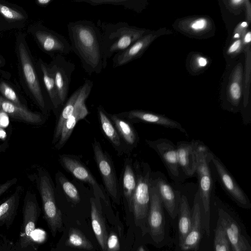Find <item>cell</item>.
I'll list each match as a JSON object with an SVG mask.
<instances>
[{"mask_svg":"<svg viewBox=\"0 0 251 251\" xmlns=\"http://www.w3.org/2000/svg\"><path fill=\"white\" fill-rule=\"evenodd\" d=\"M72 51L79 58L88 74H100L103 69L100 31L93 22L80 20L67 24Z\"/></svg>","mask_w":251,"mask_h":251,"instance_id":"obj_1","label":"cell"},{"mask_svg":"<svg viewBox=\"0 0 251 251\" xmlns=\"http://www.w3.org/2000/svg\"><path fill=\"white\" fill-rule=\"evenodd\" d=\"M15 50L21 86L26 95L39 108L49 116L51 107L43 86L34 59L26 41V34L18 32L16 35Z\"/></svg>","mask_w":251,"mask_h":251,"instance_id":"obj_2","label":"cell"},{"mask_svg":"<svg viewBox=\"0 0 251 251\" xmlns=\"http://www.w3.org/2000/svg\"><path fill=\"white\" fill-rule=\"evenodd\" d=\"M101 35L103 69L113 55L123 51L150 31L126 22L109 23L99 20L96 24Z\"/></svg>","mask_w":251,"mask_h":251,"instance_id":"obj_3","label":"cell"},{"mask_svg":"<svg viewBox=\"0 0 251 251\" xmlns=\"http://www.w3.org/2000/svg\"><path fill=\"white\" fill-rule=\"evenodd\" d=\"M34 169V171L28 175L29 179L36 185L41 197L44 218L54 236L62 225L61 212L55 200V186L45 168L35 166Z\"/></svg>","mask_w":251,"mask_h":251,"instance_id":"obj_4","label":"cell"},{"mask_svg":"<svg viewBox=\"0 0 251 251\" xmlns=\"http://www.w3.org/2000/svg\"><path fill=\"white\" fill-rule=\"evenodd\" d=\"M195 145L197 157L196 174L199 181L198 190L201 201L202 210L204 215L203 226L206 234L209 236L210 200L213 186L210 168L212 152L200 140H195Z\"/></svg>","mask_w":251,"mask_h":251,"instance_id":"obj_5","label":"cell"},{"mask_svg":"<svg viewBox=\"0 0 251 251\" xmlns=\"http://www.w3.org/2000/svg\"><path fill=\"white\" fill-rule=\"evenodd\" d=\"M136 176V187L133 195L131 210L136 223L145 226L148 218L150 198L152 171L147 162L133 163Z\"/></svg>","mask_w":251,"mask_h":251,"instance_id":"obj_6","label":"cell"},{"mask_svg":"<svg viewBox=\"0 0 251 251\" xmlns=\"http://www.w3.org/2000/svg\"><path fill=\"white\" fill-rule=\"evenodd\" d=\"M27 31L41 50L51 58L57 55H67L72 51L70 42L66 37L48 28L41 22L29 25Z\"/></svg>","mask_w":251,"mask_h":251,"instance_id":"obj_7","label":"cell"},{"mask_svg":"<svg viewBox=\"0 0 251 251\" xmlns=\"http://www.w3.org/2000/svg\"><path fill=\"white\" fill-rule=\"evenodd\" d=\"M92 148L104 188L110 197L117 201L120 195V186L112 160L96 139L92 143Z\"/></svg>","mask_w":251,"mask_h":251,"instance_id":"obj_8","label":"cell"},{"mask_svg":"<svg viewBox=\"0 0 251 251\" xmlns=\"http://www.w3.org/2000/svg\"><path fill=\"white\" fill-rule=\"evenodd\" d=\"M40 209L36 194L31 189L26 190L23 206V223L19 245L24 249L33 243L32 234L36 228Z\"/></svg>","mask_w":251,"mask_h":251,"instance_id":"obj_9","label":"cell"},{"mask_svg":"<svg viewBox=\"0 0 251 251\" xmlns=\"http://www.w3.org/2000/svg\"><path fill=\"white\" fill-rule=\"evenodd\" d=\"M93 85V81L88 79H85L81 85V91L74 111L64 125L60 138L54 145L55 150H59L63 147L71 136L77 123L85 118L89 114L86 101L92 91Z\"/></svg>","mask_w":251,"mask_h":251,"instance_id":"obj_10","label":"cell"},{"mask_svg":"<svg viewBox=\"0 0 251 251\" xmlns=\"http://www.w3.org/2000/svg\"><path fill=\"white\" fill-rule=\"evenodd\" d=\"M146 143L160 157L171 179L176 183L182 182L176 146L171 141L166 138L153 140L146 139Z\"/></svg>","mask_w":251,"mask_h":251,"instance_id":"obj_11","label":"cell"},{"mask_svg":"<svg viewBox=\"0 0 251 251\" xmlns=\"http://www.w3.org/2000/svg\"><path fill=\"white\" fill-rule=\"evenodd\" d=\"M211 161L223 189L239 206L245 208H250L251 203L248 197L221 160L213 152Z\"/></svg>","mask_w":251,"mask_h":251,"instance_id":"obj_12","label":"cell"},{"mask_svg":"<svg viewBox=\"0 0 251 251\" xmlns=\"http://www.w3.org/2000/svg\"><path fill=\"white\" fill-rule=\"evenodd\" d=\"M48 65L53 75L58 96L63 106L68 98L71 76L75 69V65L61 55L52 58Z\"/></svg>","mask_w":251,"mask_h":251,"instance_id":"obj_13","label":"cell"},{"mask_svg":"<svg viewBox=\"0 0 251 251\" xmlns=\"http://www.w3.org/2000/svg\"><path fill=\"white\" fill-rule=\"evenodd\" d=\"M59 161L61 166L75 178L88 184L96 196L104 198L102 188L79 158L74 155L63 154L59 156Z\"/></svg>","mask_w":251,"mask_h":251,"instance_id":"obj_14","label":"cell"},{"mask_svg":"<svg viewBox=\"0 0 251 251\" xmlns=\"http://www.w3.org/2000/svg\"><path fill=\"white\" fill-rule=\"evenodd\" d=\"M162 206L157 190L151 178V198L147 221L151 236L156 243H160L164 238L165 221Z\"/></svg>","mask_w":251,"mask_h":251,"instance_id":"obj_15","label":"cell"},{"mask_svg":"<svg viewBox=\"0 0 251 251\" xmlns=\"http://www.w3.org/2000/svg\"><path fill=\"white\" fill-rule=\"evenodd\" d=\"M151 180L155 186L163 205L170 217L174 219L178 213L181 195L175 190L165 176L160 172L151 173Z\"/></svg>","mask_w":251,"mask_h":251,"instance_id":"obj_16","label":"cell"},{"mask_svg":"<svg viewBox=\"0 0 251 251\" xmlns=\"http://www.w3.org/2000/svg\"><path fill=\"white\" fill-rule=\"evenodd\" d=\"M0 110L17 121L36 126L44 125L48 117V115L33 111L28 107L20 106L0 95Z\"/></svg>","mask_w":251,"mask_h":251,"instance_id":"obj_17","label":"cell"},{"mask_svg":"<svg viewBox=\"0 0 251 251\" xmlns=\"http://www.w3.org/2000/svg\"><path fill=\"white\" fill-rule=\"evenodd\" d=\"M218 220L226 231L232 251H251V246L242 234L236 221L223 208H218Z\"/></svg>","mask_w":251,"mask_h":251,"instance_id":"obj_18","label":"cell"},{"mask_svg":"<svg viewBox=\"0 0 251 251\" xmlns=\"http://www.w3.org/2000/svg\"><path fill=\"white\" fill-rule=\"evenodd\" d=\"M159 34L149 31L126 50L115 54L112 58V66L117 68L140 58Z\"/></svg>","mask_w":251,"mask_h":251,"instance_id":"obj_19","label":"cell"},{"mask_svg":"<svg viewBox=\"0 0 251 251\" xmlns=\"http://www.w3.org/2000/svg\"><path fill=\"white\" fill-rule=\"evenodd\" d=\"M131 123L143 122L179 130L187 135L180 123L164 115L142 110L134 109L119 113Z\"/></svg>","mask_w":251,"mask_h":251,"instance_id":"obj_20","label":"cell"},{"mask_svg":"<svg viewBox=\"0 0 251 251\" xmlns=\"http://www.w3.org/2000/svg\"><path fill=\"white\" fill-rule=\"evenodd\" d=\"M202 203L198 190L194 200L190 230L180 247L184 251L197 250L201 237Z\"/></svg>","mask_w":251,"mask_h":251,"instance_id":"obj_21","label":"cell"},{"mask_svg":"<svg viewBox=\"0 0 251 251\" xmlns=\"http://www.w3.org/2000/svg\"><path fill=\"white\" fill-rule=\"evenodd\" d=\"M36 62L43 86L50 103L51 110L55 115H57L63 106L58 96L53 75L49 68L48 63L41 58L36 59Z\"/></svg>","mask_w":251,"mask_h":251,"instance_id":"obj_22","label":"cell"},{"mask_svg":"<svg viewBox=\"0 0 251 251\" xmlns=\"http://www.w3.org/2000/svg\"><path fill=\"white\" fill-rule=\"evenodd\" d=\"M0 20L11 29L24 28L28 15L22 7L10 2L0 0Z\"/></svg>","mask_w":251,"mask_h":251,"instance_id":"obj_23","label":"cell"},{"mask_svg":"<svg viewBox=\"0 0 251 251\" xmlns=\"http://www.w3.org/2000/svg\"><path fill=\"white\" fill-rule=\"evenodd\" d=\"M108 116L112 122L124 145L126 151H131L139 142L138 133L132 123L119 114H110Z\"/></svg>","mask_w":251,"mask_h":251,"instance_id":"obj_24","label":"cell"},{"mask_svg":"<svg viewBox=\"0 0 251 251\" xmlns=\"http://www.w3.org/2000/svg\"><path fill=\"white\" fill-rule=\"evenodd\" d=\"M176 147L180 170L187 176H194L197 163L195 140L178 142Z\"/></svg>","mask_w":251,"mask_h":251,"instance_id":"obj_25","label":"cell"},{"mask_svg":"<svg viewBox=\"0 0 251 251\" xmlns=\"http://www.w3.org/2000/svg\"><path fill=\"white\" fill-rule=\"evenodd\" d=\"M132 159L126 158L121 175V183H119L120 191L131 210V202L133 194L136 187V176Z\"/></svg>","mask_w":251,"mask_h":251,"instance_id":"obj_26","label":"cell"},{"mask_svg":"<svg viewBox=\"0 0 251 251\" xmlns=\"http://www.w3.org/2000/svg\"><path fill=\"white\" fill-rule=\"evenodd\" d=\"M97 112L101 128L112 144L119 155L126 151L116 129L108 116L107 112L101 105L97 107Z\"/></svg>","mask_w":251,"mask_h":251,"instance_id":"obj_27","label":"cell"},{"mask_svg":"<svg viewBox=\"0 0 251 251\" xmlns=\"http://www.w3.org/2000/svg\"><path fill=\"white\" fill-rule=\"evenodd\" d=\"M23 189L18 186L15 191L0 203V226L9 227L16 215Z\"/></svg>","mask_w":251,"mask_h":251,"instance_id":"obj_28","label":"cell"},{"mask_svg":"<svg viewBox=\"0 0 251 251\" xmlns=\"http://www.w3.org/2000/svg\"><path fill=\"white\" fill-rule=\"evenodd\" d=\"M81 88L80 85L72 93L65 102L60 112L53 134L51 143L53 145H55L58 142L64 125L72 115L74 111L81 91Z\"/></svg>","mask_w":251,"mask_h":251,"instance_id":"obj_29","label":"cell"},{"mask_svg":"<svg viewBox=\"0 0 251 251\" xmlns=\"http://www.w3.org/2000/svg\"><path fill=\"white\" fill-rule=\"evenodd\" d=\"M8 74L4 71L0 77V95L20 106L28 108L27 102L18 87L9 80L10 75Z\"/></svg>","mask_w":251,"mask_h":251,"instance_id":"obj_30","label":"cell"},{"mask_svg":"<svg viewBox=\"0 0 251 251\" xmlns=\"http://www.w3.org/2000/svg\"><path fill=\"white\" fill-rule=\"evenodd\" d=\"M91 218L93 230L100 246L103 251H106V242L108 236L105 224L99 210L95 199L90 198Z\"/></svg>","mask_w":251,"mask_h":251,"instance_id":"obj_31","label":"cell"},{"mask_svg":"<svg viewBox=\"0 0 251 251\" xmlns=\"http://www.w3.org/2000/svg\"><path fill=\"white\" fill-rule=\"evenodd\" d=\"M179 244L180 247L189 232L192 225V216L187 197L181 195L178 213Z\"/></svg>","mask_w":251,"mask_h":251,"instance_id":"obj_32","label":"cell"},{"mask_svg":"<svg viewBox=\"0 0 251 251\" xmlns=\"http://www.w3.org/2000/svg\"><path fill=\"white\" fill-rule=\"evenodd\" d=\"M55 188L61 190L73 202L76 203L80 201V194L77 188L62 172L58 171L55 174Z\"/></svg>","mask_w":251,"mask_h":251,"instance_id":"obj_33","label":"cell"},{"mask_svg":"<svg viewBox=\"0 0 251 251\" xmlns=\"http://www.w3.org/2000/svg\"><path fill=\"white\" fill-rule=\"evenodd\" d=\"M76 2H85L92 6H96L101 5H112L120 6L125 9L139 12L141 9L142 4L138 0H73Z\"/></svg>","mask_w":251,"mask_h":251,"instance_id":"obj_34","label":"cell"},{"mask_svg":"<svg viewBox=\"0 0 251 251\" xmlns=\"http://www.w3.org/2000/svg\"><path fill=\"white\" fill-rule=\"evenodd\" d=\"M242 68L238 67L234 71L229 87V101L234 106L238 105L241 96Z\"/></svg>","mask_w":251,"mask_h":251,"instance_id":"obj_35","label":"cell"},{"mask_svg":"<svg viewBox=\"0 0 251 251\" xmlns=\"http://www.w3.org/2000/svg\"><path fill=\"white\" fill-rule=\"evenodd\" d=\"M66 244L70 247L86 250H91L93 246L79 230L72 228L68 235Z\"/></svg>","mask_w":251,"mask_h":251,"instance_id":"obj_36","label":"cell"},{"mask_svg":"<svg viewBox=\"0 0 251 251\" xmlns=\"http://www.w3.org/2000/svg\"><path fill=\"white\" fill-rule=\"evenodd\" d=\"M215 251H230V245L226 231L218 220L215 230Z\"/></svg>","mask_w":251,"mask_h":251,"instance_id":"obj_37","label":"cell"},{"mask_svg":"<svg viewBox=\"0 0 251 251\" xmlns=\"http://www.w3.org/2000/svg\"><path fill=\"white\" fill-rule=\"evenodd\" d=\"M208 26L206 19L201 18L191 21L188 25L189 29L195 32L204 31Z\"/></svg>","mask_w":251,"mask_h":251,"instance_id":"obj_38","label":"cell"},{"mask_svg":"<svg viewBox=\"0 0 251 251\" xmlns=\"http://www.w3.org/2000/svg\"><path fill=\"white\" fill-rule=\"evenodd\" d=\"M120 243L118 237L114 233H111L106 242V251H119Z\"/></svg>","mask_w":251,"mask_h":251,"instance_id":"obj_39","label":"cell"},{"mask_svg":"<svg viewBox=\"0 0 251 251\" xmlns=\"http://www.w3.org/2000/svg\"><path fill=\"white\" fill-rule=\"evenodd\" d=\"M18 181L16 177H14L0 184V197L10 188L15 185Z\"/></svg>","mask_w":251,"mask_h":251,"instance_id":"obj_40","label":"cell"},{"mask_svg":"<svg viewBox=\"0 0 251 251\" xmlns=\"http://www.w3.org/2000/svg\"><path fill=\"white\" fill-rule=\"evenodd\" d=\"M0 251H19L13 245L8 243L0 242Z\"/></svg>","mask_w":251,"mask_h":251,"instance_id":"obj_41","label":"cell"},{"mask_svg":"<svg viewBox=\"0 0 251 251\" xmlns=\"http://www.w3.org/2000/svg\"><path fill=\"white\" fill-rule=\"evenodd\" d=\"M241 40H237L235 41L229 48L228 52L229 53H234L238 50L241 47Z\"/></svg>","mask_w":251,"mask_h":251,"instance_id":"obj_42","label":"cell"},{"mask_svg":"<svg viewBox=\"0 0 251 251\" xmlns=\"http://www.w3.org/2000/svg\"><path fill=\"white\" fill-rule=\"evenodd\" d=\"M52 1V0H37L35 1V3L39 6L46 7Z\"/></svg>","mask_w":251,"mask_h":251,"instance_id":"obj_43","label":"cell"},{"mask_svg":"<svg viewBox=\"0 0 251 251\" xmlns=\"http://www.w3.org/2000/svg\"><path fill=\"white\" fill-rule=\"evenodd\" d=\"M5 64L6 61L4 57L0 54V77L4 72V71L2 70V68L5 66Z\"/></svg>","mask_w":251,"mask_h":251,"instance_id":"obj_44","label":"cell"},{"mask_svg":"<svg viewBox=\"0 0 251 251\" xmlns=\"http://www.w3.org/2000/svg\"><path fill=\"white\" fill-rule=\"evenodd\" d=\"M197 62L198 65L201 67H204L207 64V61L206 58L202 57H199L198 58Z\"/></svg>","mask_w":251,"mask_h":251,"instance_id":"obj_45","label":"cell"},{"mask_svg":"<svg viewBox=\"0 0 251 251\" xmlns=\"http://www.w3.org/2000/svg\"><path fill=\"white\" fill-rule=\"evenodd\" d=\"M11 29L9 26L0 20V32Z\"/></svg>","mask_w":251,"mask_h":251,"instance_id":"obj_46","label":"cell"},{"mask_svg":"<svg viewBox=\"0 0 251 251\" xmlns=\"http://www.w3.org/2000/svg\"><path fill=\"white\" fill-rule=\"evenodd\" d=\"M7 137V134L6 131L1 127H0V139L5 140Z\"/></svg>","mask_w":251,"mask_h":251,"instance_id":"obj_47","label":"cell"},{"mask_svg":"<svg viewBox=\"0 0 251 251\" xmlns=\"http://www.w3.org/2000/svg\"><path fill=\"white\" fill-rule=\"evenodd\" d=\"M251 41V32H247L244 36V41L245 43H250Z\"/></svg>","mask_w":251,"mask_h":251,"instance_id":"obj_48","label":"cell"},{"mask_svg":"<svg viewBox=\"0 0 251 251\" xmlns=\"http://www.w3.org/2000/svg\"><path fill=\"white\" fill-rule=\"evenodd\" d=\"M8 147L7 143L5 144H0V152L4 151Z\"/></svg>","mask_w":251,"mask_h":251,"instance_id":"obj_49","label":"cell"},{"mask_svg":"<svg viewBox=\"0 0 251 251\" xmlns=\"http://www.w3.org/2000/svg\"><path fill=\"white\" fill-rule=\"evenodd\" d=\"M245 1L241 0H234L231 1L232 4L234 5H239L241 4V3Z\"/></svg>","mask_w":251,"mask_h":251,"instance_id":"obj_50","label":"cell"},{"mask_svg":"<svg viewBox=\"0 0 251 251\" xmlns=\"http://www.w3.org/2000/svg\"><path fill=\"white\" fill-rule=\"evenodd\" d=\"M137 251H146L143 247H140Z\"/></svg>","mask_w":251,"mask_h":251,"instance_id":"obj_51","label":"cell"}]
</instances>
